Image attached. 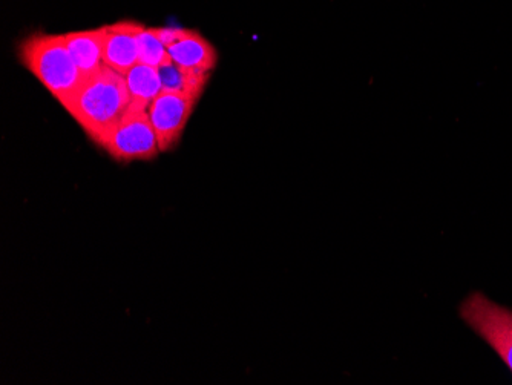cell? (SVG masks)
<instances>
[{
	"label": "cell",
	"instance_id": "1",
	"mask_svg": "<svg viewBox=\"0 0 512 385\" xmlns=\"http://www.w3.org/2000/svg\"><path fill=\"white\" fill-rule=\"evenodd\" d=\"M131 103L125 76L103 63L102 68L83 83L73 102L65 109L92 142L103 146L122 122Z\"/></svg>",
	"mask_w": 512,
	"mask_h": 385
},
{
	"label": "cell",
	"instance_id": "2",
	"mask_svg": "<svg viewBox=\"0 0 512 385\" xmlns=\"http://www.w3.org/2000/svg\"><path fill=\"white\" fill-rule=\"evenodd\" d=\"M20 60L63 108L73 102L86 82L66 47L65 34L28 37L20 45Z\"/></svg>",
	"mask_w": 512,
	"mask_h": 385
},
{
	"label": "cell",
	"instance_id": "3",
	"mask_svg": "<svg viewBox=\"0 0 512 385\" xmlns=\"http://www.w3.org/2000/svg\"><path fill=\"white\" fill-rule=\"evenodd\" d=\"M460 318L493 347L512 373V310L476 292L463 301Z\"/></svg>",
	"mask_w": 512,
	"mask_h": 385
},
{
	"label": "cell",
	"instance_id": "4",
	"mask_svg": "<svg viewBox=\"0 0 512 385\" xmlns=\"http://www.w3.org/2000/svg\"><path fill=\"white\" fill-rule=\"evenodd\" d=\"M102 148L119 162H148L157 157L160 146L148 109L131 103Z\"/></svg>",
	"mask_w": 512,
	"mask_h": 385
},
{
	"label": "cell",
	"instance_id": "5",
	"mask_svg": "<svg viewBox=\"0 0 512 385\" xmlns=\"http://www.w3.org/2000/svg\"><path fill=\"white\" fill-rule=\"evenodd\" d=\"M198 99L188 94L165 93L161 91L148 112L157 134L160 152H168L180 142L184 128L188 125Z\"/></svg>",
	"mask_w": 512,
	"mask_h": 385
},
{
	"label": "cell",
	"instance_id": "6",
	"mask_svg": "<svg viewBox=\"0 0 512 385\" xmlns=\"http://www.w3.org/2000/svg\"><path fill=\"white\" fill-rule=\"evenodd\" d=\"M143 28L142 24L131 20L105 25L103 63L126 76L138 63L137 36Z\"/></svg>",
	"mask_w": 512,
	"mask_h": 385
},
{
	"label": "cell",
	"instance_id": "7",
	"mask_svg": "<svg viewBox=\"0 0 512 385\" xmlns=\"http://www.w3.org/2000/svg\"><path fill=\"white\" fill-rule=\"evenodd\" d=\"M168 53L184 70L211 73L218 63L214 45L195 30L189 31L188 36L168 47Z\"/></svg>",
	"mask_w": 512,
	"mask_h": 385
},
{
	"label": "cell",
	"instance_id": "8",
	"mask_svg": "<svg viewBox=\"0 0 512 385\" xmlns=\"http://www.w3.org/2000/svg\"><path fill=\"white\" fill-rule=\"evenodd\" d=\"M65 42L77 68L86 80L102 68L105 27L66 33Z\"/></svg>",
	"mask_w": 512,
	"mask_h": 385
},
{
	"label": "cell",
	"instance_id": "9",
	"mask_svg": "<svg viewBox=\"0 0 512 385\" xmlns=\"http://www.w3.org/2000/svg\"><path fill=\"white\" fill-rule=\"evenodd\" d=\"M157 71L161 80V91L188 94L198 100L203 96L209 77H211V73L184 70L171 59V56L158 66Z\"/></svg>",
	"mask_w": 512,
	"mask_h": 385
},
{
	"label": "cell",
	"instance_id": "10",
	"mask_svg": "<svg viewBox=\"0 0 512 385\" xmlns=\"http://www.w3.org/2000/svg\"><path fill=\"white\" fill-rule=\"evenodd\" d=\"M132 103L148 109L152 100L161 93V80L157 68L137 63L125 76Z\"/></svg>",
	"mask_w": 512,
	"mask_h": 385
},
{
	"label": "cell",
	"instance_id": "11",
	"mask_svg": "<svg viewBox=\"0 0 512 385\" xmlns=\"http://www.w3.org/2000/svg\"><path fill=\"white\" fill-rule=\"evenodd\" d=\"M138 63L158 68L169 59L168 48L155 36L152 28H143L137 36Z\"/></svg>",
	"mask_w": 512,
	"mask_h": 385
},
{
	"label": "cell",
	"instance_id": "12",
	"mask_svg": "<svg viewBox=\"0 0 512 385\" xmlns=\"http://www.w3.org/2000/svg\"><path fill=\"white\" fill-rule=\"evenodd\" d=\"M155 36L160 39V42L165 45L166 48L174 45L178 40L184 39V37L188 36L189 28H175V27H165V28H152Z\"/></svg>",
	"mask_w": 512,
	"mask_h": 385
}]
</instances>
